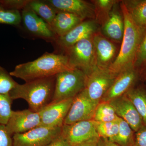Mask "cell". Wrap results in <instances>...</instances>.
Segmentation results:
<instances>
[{"mask_svg": "<svg viewBox=\"0 0 146 146\" xmlns=\"http://www.w3.org/2000/svg\"><path fill=\"white\" fill-rule=\"evenodd\" d=\"M133 104L146 125V92L140 89H130L125 94Z\"/></svg>", "mask_w": 146, "mask_h": 146, "instance_id": "23", "label": "cell"}, {"mask_svg": "<svg viewBox=\"0 0 146 146\" xmlns=\"http://www.w3.org/2000/svg\"><path fill=\"white\" fill-rule=\"evenodd\" d=\"M121 7L124 23L123 36L119 52L108 68L116 75L134 66L138 48L146 30L134 23L122 2Z\"/></svg>", "mask_w": 146, "mask_h": 146, "instance_id": "2", "label": "cell"}, {"mask_svg": "<svg viewBox=\"0 0 146 146\" xmlns=\"http://www.w3.org/2000/svg\"><path fill=\"white\" fill-rule=\"evenodd\" d=\"M30 0H0V5L8 9L20 11L27 6Z\"/></svg>", "mask_w": 146, "mask_h": 146, "instance_id": "29", "label": "cell"}, {"mask_svg": "<svg viewBox=\"0 0 146 146\" xmlns=\"http://www.w3.org/2000/svg\"><path fill=\"white\" fill-rule=\"evenodd\" d=\"M146 61V30L138 48L134 66L141 65Z\"/></svg>", "mask_w": 146, "mask_h": 146, "instance_id": "30", "label": "cell"}, {"mask_svg": "<svg viewBox=\"0 0 146 146\" xmlns=\"http://www.w3.org/2000/svg\"><path fill=\"white\" fill-rule=\"evenodd\" d=\"M56 76L17 83L9 93L13 100L22 99L27 102L29 109L39 112L52 102L55 86Z\"/></svg>", "mask_w": 146, "mask_h": 146, "instance_id": "3", "label": "cell"}, {"mask_svg": "<svg viewBox=\"0 0 146 146\" xmlns=\"http://www.w3.org/2000/svg\"><path fill=\"white\" fill-rule=\"evenodd\" d=\"M74 98L53 103L39 112L41 125L48 127H61L71 107Z\"/></svg>", "mask_w": 146, "mask_h": 146, "instance_id": "11", "label": "cell"}, {"mask_svg": "<svg viewBox=\"0 0 146 146\" xmlns=\"http://www.w3.org/2000/svg\"><path fill=\"white\" fill-rule=\"evenodd\" d=\"M97 124L94 120H90L80 121L71 125H63L60 134L70 146L76 145L99 138L97 131Z\"/></svg>", "mask_w": 146, "mask_h": 146, "instance_id": "8", "label": "cell"}, {"mask_svg": "<svg viewBox=\"0 0 146 146\" xmlns=\"http://www.w3.org/2000/svg\"><path fill=\"white\" fill-rule=\"evenodd\" d=\"M12 99L9 94H0V124L6 125L8 122L11 112Z\"/></svg>", "mask_w": 146, "mask_h": 146, "instance_id": "27", "label": "cell"}, {"mask_svg": "<svg viewBox=\"0 0 146 146\" xmlns=\"http://www.w3.org/2000/svg\"><path fill=\"white\" fill-rule=\"evenodd\" d=\"M103 31L109 38L117 42L122 40L124 32L123 16L113 9L108 14L103 27Z\"/></svg>", "mask_w": 146, "mask_h": 146, "instance_id": "19", "label": "cell"}, {"mask_svg": "<svg viewBox=\"0 0 146 146\" xmlns=\"http://www.w3.org/2000/svg\"><path fill=\"white\" fill-rule=\"evenodd\" d=\"M66 50L71 67L83 71L86 76L98 66L92 37L80 40Z\"/></svg>", "mask_w": 146, "mask_h": 146, "instance_id": "5", "label": "cell"}, {"mask_svg": "<svg viewBox=\"0 0 146 146\" xmlns=\"http://www.w3.org/2000/svg\"><path fill=\"white\" fill-rule=\"evenodd\" d=\"M86 80V74L76 68L58 74L56 76L54 94L51 103L74 98L85 89Z\"/></svg>", "mask_w": 146, "mask_h": 146, "instance_id": "4", "label": "cell"}, {"mask_svg": "<svg viewBox=\"0 0 146 146\" xmlns=\"http://www.w3.org/2000/svg\"><path fill=\"white\" fill-rule=\"evenodd\" d=\"M17 82L5 68L0 66V94H8Z\"/></svg>", "mask_w": 146, "mask_h": 146, "instance_id": "28", "label": "cell"}, {"mask_svg": "<svg viewBox=\"0 0 146 146\" xmlns=\"http://www.w3.org/2000/svg\"><path fill=\"white\" fill-rule=\"evenodd\" d=\"M122 2L136 25L146 29V0L123 1Z\"/></svg>", "mask_w": 146, "mask_h": 146, "instance_id": "20", "label": "cell"}, {"mask_svg": "<svg viewBox=\"0 0 146 146\" xmlns=\"http://www.w3.org/2000/svg\"><path fill=\"white\" fill-rule=\"evenodd\" d=\"M97 29L98 25L95 21H83L67 34L58 37L55 42L66 50L80 40L93 37Z\"/></svg>", "mask_w": 146, "mask_h": 146, "instance_id": "16", "label": "cell"}, {"mask_svg": "<svg viewBox=\"0 0 146 146\" xmlns=\"http://www.w3.org/2000/svg\"><path fill=\"white\" fill-rule=\"evenodd\" d=\"M96 7H98L103 11H108L115 4L116 1L112 0H98L96 1Z\"/></svg>", "mask_w": 146, "mask_h": 146, "instance_id": "33", "label": "cell"}, {"mask_svg": "<svg viewBox=\"0 0 146 146\" xmlns=\"http://www.w3.org/2000/svg\"><path fill=\"white\" fill-rule=\"evenodd\" d=\"M135 146H146V125H143L136 132Z\"/></svg>", "mask_w": 146, "mask_h": 146, "instance_id": "32", "label": "cell"}, {"mask_svg": "<svg viewBox=\"0 0 146 146\" xmlns=\"http://www.w3.org/2000/svg\"><path fill=\"white\" fill-rule=\"evenodd\" d=\"M0 146H13L12 136L5 125L0 124Z\"/></svg>", "mask_w": 146, "mask_h": 146, "instance_id": "31", "label": "cell"}, {"mask_svg": "<svg viewBox=\"0 0 146 146\" xmlns=\"http://www.w3.org/2000/svg\"><path fill=\"white\" fill-rule=\"evenodd\" d=\"M99 138H94V139H91V140L84 142L82 143L78 144V145L74 146H97V143H98Z\"/></svg>", "mask_w": 146, "mask_h": 146, "instance_id": "36", "label": "cell"}, {"mask_svg": "<svg viewBox=\"0 0 146 146\" xmlns=\"http://www.w3.org/2000/svg\"><path fill=\"white\" fill-rule=\"evenodd\" d=\"M27 6L51 27L58 11L45 1L30 0Z\"/></svg>", "mask_w": 146, "mask_h": 146, "instance_id": "21", "label": "cell"}, {"mask_svg": "<svg viewBox=\"0 0 146 146\" xmlns=\"http://www.w3.org/2000/svg\"><path fill=\"white\" fill-rule=\"evenodd\" d=\"M99 103L91 100L84 89L73 99L63 125L93 120L96 108Z\"/></svg>", "mask_w": 146, "mask_h": 146, "instance_id": "9", "label": "cell"}, {"mask_svg": "<svg viewBox=\"0 0 146 146\" xmlns=\"http://www.w3.org/2000/svg\"><path fill=\"white\" fill-rule=\"evenodd\" d=\"M73 69L66 55L46 52L33 61L16 65L9 74L27 82L54 76Z\"/></svg>", "mask_w": 146, "mask_h": 146, "instance_id": "1", "label": "cell"}, {"mask_svg": "<svg viewBox=\"0 0 146 146\" xmlns=\"http://www.w3.org/2000/svg\"><path fill=\"white\" fill-rule=\"evenodd\" d=\"M97 65L101 68H109L116 53L115 45L100 35L95 34L92 37Z\"/></svg>", "mask_w": 146, "mask_h": 146, "instance_id": "17", "label": "cell"}, {"mask_svg": "<svg viewBox=\"0 0 146 146\" xmlns=\"http://www.w3.org/2000/svg\"><path fill=\"white\" fill-rule=\"evenodd\" d=\"M118 118L109 102H100L96 108L93 120L98 123L109 122L115 121Z\"/></svg>", "mask_w": 146, "mask_h": 146, "instance_id": "24", "label": "cell"}, {"mask_svg": "<svg viewBox=\"0 0 146 146\" xmlns=\"http://www.w3.org/2000/svg\"></svg>", "mask_w": 146, "mask_h": 146, "instance_id": "37", "label": "cell"}, {"mask_svg": "<svg viewBox=\"0 0 146 146\" xmlns=\"http://www.w3.org/2000/svg\"><path fill=\"white\" fill-rule=\"evenodd\" d=\"M21 15L24 26L33 35L54 42L57 39L49 25L28 7L22 10Z\"/></svg>", "mask_w": 146, "mask_h": 146, "instance_id": "12", "label": "cell"}, {"mask_svg": "<svg viewBox=\"0 0 146 146\" xmlns=\"http://www.w3.org/2000/svg\"><path fill=\"white\" fill-rule=\"evenodd\" d=\"M98 146H120L118 144L111 142L105 138L99 137L97 143Z\"/></svg>", "mask_w": 146, "mask_h": 146, "instance_id": "35", "label": "cell"}, {"mask_svg": "<svg viewBox=\"0 0 146 146\" xmlns=\"http://www.w3.org/2000/svg\"><path fill=\"white\" fill-rule=\"evenodd\" d=\"M83 21L72 13L58 11L51 27L57 37H60L67 34Z\"/></svg>", "mask_w": 146, "mask_h": 146, "instance_id": "18", "label": "cell"}, {"mask_svg": "<svg viewBox=\"0 0 146 146\" xmlns=\"http://www.w3.org/2000/svg\"><path fill=\"white\" fill-rule=\"evenodd\" d=\"M22 22L20 11L8 9L0 5V24L18 26Z\"/></svg>", "mask_w": 146, "mask_h": 146, "instance_id": "26", "label": "cell"}, {"mask_svg": "<svg viewBox=\"0 0 146 146\" xmlns=\"http://www.w3.org/2000/svg\"><path fill=\"white\" fill-rule=\"evenodd\" d=\"M134 66L126 68L118 74L112 86L100 102H109L122 96L130 90L136 81L137 73Z\"/></svg>", "mask_w": 146, "mask_h": 146, "instance_id": "15", "label": "cell"}, {"mask_svg": "<svg viewBox=\"0 0 146 146\" xmlns=\"http://www.w3.org/2000/svg\"><path fill=\"white\" fill-rule=\"evenodd\" d=\"M44 146H70L61 134Z\"/></svg>", "mask_w": 146, "mask_h": 146, "instance_id": "34", "label": "cell"}, {"mask_svg": "<svg viewBox=\"0 0 146 146\" xmlns=\"http://www.w3.org/2000/svg\"><path fill=\"white\" fill-rule=\"evenodd\" d=\"M41 125L39 112L29 108L23 110L12 111L8 122L6 125L11 136L26 132Z\"/></svg>", "mask_w": 146, "mask_h": 146, "instance_id": "10", "label": "cell"}, {"mask_svg": "<svg viewBox=\"0 0 146 146\" xmlns=\"http://www.w3.org/2000/svg\"><path fill=\"white\" fill-rule=\"evenodd\" d=\"M57 11L72 13L82 20L96 16L95 5L82 0H46Z\"/></svg>", "mask_w": 146, "mask_h": 146, "instance_id": "14", "label": "cell"}, {"mask_svg": "<svg viewBox=\"0 0 146 146\" xmlns=\"http://www.w3.org/2000/svg\"><path fill=\"white\" fill-rule=\"evenodd\" d=\"M117 75L108 68L97 66L86 76L85 89L88 96L92 100L100 102Z\"/></svg>", "mask_w": 146, "mask_h": 146, "instance_id": "6", "label": "cell"}, {"mask_svg": "<svg viewBox=\"0 0 146 146\" xmlns=\"http://www.w3.org/2000/svg\"><path fill=\"white\" fill-rule=\"evenodd\" d=\"M119 129L117 136L111 142L120 146H135V138L133 131L129 125L122 119L119 117Z\"/></svg>", "mask_w": 146, "mask_h": 146, "instance_id": "22", "label": "cell"}, {"mask_svg": "<svg viewBox=\"0 0 146 146\" xmlns=\"http://www.w3.org/2000/svg\"><path fill=\"white\" fill-rule=\"evenodd\" d=\"M109 102L115 110L117 116L126 122L134 132H137L143 125L141 116L125 94Z\"/></svg>", "mask_w": 146, "mask_h": 146, "instance_id": "13", "label": "cell"}, {"mask_svg": "<svg viewBox=\"0 0 146 146\" xmlns=\"http://www.w3.org/2000/svg\"><path fill=\"white\" fill-rule=\"evenodd\" d=\"M61 127L39 126L22 133L12 136L13 146H44L60 135Z\"/></svg>", "mask_w": 146, "mask_h": 146, "instance_id": "7", "label": "cell"}, {"mask_svg": "<svg viewBox=\"0 0 146 146\" xmlns=\"http://www.w3.org/2000/svg\"><path fill=\"white\" fill-rule=\"evenodd\" d=\"M119 119L109 122H97L96 129L99 137L111 141L119 131Z\"/></svg>", "mask_w": 146, "mask_h": 146, "instance_id": "25", "label": "cell"}]
</instances>
